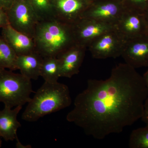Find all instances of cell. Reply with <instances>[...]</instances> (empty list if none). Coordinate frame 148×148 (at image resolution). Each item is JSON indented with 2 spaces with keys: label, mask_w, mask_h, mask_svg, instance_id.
<instances>
[{
  "label": "cell",
  "mask_w": 148,
  "mask_h": 148,
  "mask_svg": "<svg viewBox=\"0 0 148 148\" xmlns=\"http://www.w3.org/2000/svg\"><path fill=\"white\" fill-rule=\"evenodd\" d=\"M148 89L136 69L126 63L114 67L107 79H89L77 95L66 120L85 134L102 140L119 134L141 119Z\"/></svg>",
  "instance_id": "cell-1"
},
{
  "label": "cell",
  "mask_w": 148,
  "mask_h": 148,
  "mask_svg": "<svg viewBox=\"0 0 148 148\" xmlns=\"http://www.w3.org/2000/svg\"><path fill=\"white\" fill-rule=\"evenodd\" d=\"M33 39L36 51L43 58L57 57L77 44L73 24L55 17L40 21Z\"/></svg>",
  "instance_id": "cell-2"
},
{
  "label": "cell",
  "mask_w": 148,
  "mask_h": 148,
  "mask_svg": "<svg viewBox=\"0 0 148 148\" xmlns=\"http://www.w3.org/2000/svg\"><path fill=\"white\" fill-rule=\"evenodd\" d=\"M72 104L69 87L66 85L45 82L28 103L22 114L25 121L35 122L47 115L66 108Z\"/></svg>",
  "instance_id": "cell-3"
},
{
  "label": "cell",
  "mask_w": 148,
  "mask_h": 148,
  "mask_svg": "<svg viewBox=\"0 0 148 148\" xmlns=\"http://www.w3.org/2000/svg\"><path fill=\"white\" fill-rule=\"evenodd\" d=\"M33 92L31 79L21 73L0 69V102L11 108L29 103Z\"/></svg>",
  "instance_id": "cell-4"
},
{
  "label": "cell",
  "mask_w": 148,
  "mask_h": 148,
  "mask_svg": "<svg viewBox=\"0 0 148 148\" xmlns=\"http://www.w3.org/2000/svg\"><path fill=\"white\" fill-rule=\"evenodd\" d=\"M6 13L11 27L33 38L40 20L29 0H16Z\"/></svg>",
  "instance_id": "cell-5"
},
{
  "label": "cell",
  "mask_w": 148,
  "mask_h": 148,
  "mask_svg": "<svg viewBox=\"0 0 148 148\" xmlns=\"http://www.w3.org/2000/svg\"><path fill=\"white\" fill-rule=\"evenodd\" d=\"M127 41L115 28L93 40L88 48L95 59L115 58L121 56Z\"/></svg>",
  "instance_id": "cell-6"
},
{
  "label": "cell",
  "mask_w": 148,
  "mask_h": 148,
  "mask_svg": "<svg viewBox=\"0 0 148 148\" xmlns=\"http://www.w3.org/2000/svg\"><path fill=\"white\" fill-rule=\"evenodd\" d=\"M125 9L122 0H95L90 3L82 18L115 26Z\"/></svg>",
  "instance_id": "cell-7"
},
{
  "label": "cell",
  "mask_w": 148,
  "mask_h": 148,
  "mask_svg": "<svg viewBox=\"0 0 148 148\" xmlns=\"http://www.w3.org/2000/svg\"><path fill=\"white\" fill-rule=\"evenodd\" d=\"M115 27L127 40L148 34V26L144 12L126 8Z\"/></svg>",
  "instance_id": "cell-8"
},
{
  "label": "cell",
  "mask_w": 148,
  "mask_h": 148,
  "mask_svg": "<svg viewBox=\"0 0 148 148\" xmlns=\"http://www.w3.org/2000/svg\"><path fill=\"white\" fill-rule=\"evenodd\" d=\"M73 24L77 44L87 48L96 38L116 28L114 25L84 18Z\"/></svg>",
  "instance_id": "cell-9"
},
{
  "label": "cell",
  "mask_w": 148,
  "mask_h": 148,
  "mask_svg": "<svg viewBox=\"0 0 148 148\" xmlns=\"http://www.w3.org/2000/svg\"><path fill=\"white\" fill-rule=\"evenodd\" d=\"M121 56L134 69L148 67V34L127 40Z\"/></svg>",
  "instance_id": "cell-10"
},
{
  "label": "cell",
  "mask_w": 148,
  "mask_h": 148,
  "mask_svg": "<svg viewBox=\"0 0 148 148\" xmlns=\"http://www.w3.org/2000/svg\"><path fill=\"white\" fill-rule=\"evenodd\" d=\"M91 2L90 0H52L54 17L73 24L82 18Z\"/></svg>",
  "instance_id": "cell-11"
},
{
  "label": "cell",
  "mask_w": 148,
  "mask_h": 148,
  "mask_svg": "<svg viewBox=\"0 0 148 148\" xmlns=\"http://www.w3.org/2000/svg\"><path fill=\"white\" fill-rule=\"evenodd\" d=\"M87 47L76 44L57 57L60 66V77L71 78L79 73Z\"/></svg>",
  "instance_id": "cell-12"
},
{
  "label": "cell",
  "mask_w": 148,
  "mask_h": 148,
  "mask_svg": "<svg viewBox=\"0 0 148 148\" xmlns=\"http://www.w3.org/2000/svg\"><path fill=\"white\" fill-rule=\"evenodd\" d=\"M17 56L24 55L36 51L34 39L18 32L10 25L1 29V35Z\"/></svg>",
  "instance_id": "cell-13"
},
{
  "label": "cell",
  "mask_w": 148,
  "mask_h": 148,
  "mask_svg": "<svg viewBox=\"0 0 148 148\" xmlns=\"http://www.w3.org/2000/svg\"><path fill=\"white\" fill-rule=\"evenodd\" d=\"M22 108V106H19L12 109L5 106L0 110V132L5 141H13L17 138V130L21 127V124L17 116Z\"/></svg>",
  "instance_id": "cell-14"
},
{
  "label": "cell",
  "mask_w": 148,
  "mask_h": 148,
  "mask_svg": "<svg viewBox=\"0 0 148 148\" xmlns=\"http://www.w3.org/2000/svg\"><path fill=\"white\" fill-rule=\"evenodd\" d=\"M43 57L37 51L17 56L16 62V70L30 79L36 80L40 76Z\"/></svg>",
  "instance_id": "cell-15"
},
{
  "label": "cell",
  "mask_w": 148,
  "mask_h": 148,
  "mask_svg": "<svg viewBox=\"0 0 148 148\" xmlns=\"http://www.w3.org/2000/svg\"><path fill=\"white\" fill-rule=\"evenodd\" d=\"M40 76L45 82L56 83L60 77V66L57 57H47L43 58L40 70Z\"/></svg>",
  "instance_id": "cell-16"
},
{
  "label": "cell",
  "mask_w": 148,
  "mask_h": 148,
  "mask_svg": "<svg viewBox=\"0 0 148 148\" xmlns=\"http://www.w3.org/2000/svg\"><path fill=\"white\" fill-rule=\"evenodd\" d=\"M17 56L14 51L0 36V69L16 70Z\"/></svg>",
  "instance_id": "cell-17"
},
{
  "label": "cell",
  "mask_w": 148,
  "mask_h": 148,
  "mask_svg": "<svg viewBox=\"0 0 148 148\" xmlns=\"http://www.w3.org/2000/svg\"><path fill=\"white\" fill-rule=\"evenodd\" d=\"M128 146L130 148H148V125L132 130Z\"/></svg>",
  "instance_id": "cell-18"
},
{
  "label": "cell",
  "mask_w": 148,
  "mask_h": 148,
  "mask_svg": "<svg viewBox=\"0 0 148 148\" xmlns=\"http://www.w3.org/2000/svg\"><path fill=\"white\" fill-rule=\"evenodd\" d=\"M40 21L54 18L52 0H29Z\"/></svg>",
  "instance_id": "cell-19"
},
{
  "label": "cell",
  "mask_w": 148,
  "mask_h": 148,
  "mask_svg": "<svg viewBox=\"0 0 148 148\" xmlns=\"http://www.w3.org/2000/svg\"><path fill=\"white\" fill-rule=\"evenodd\" d=\"M125 8L144 12L148 6V0H122Z\"/></svg>",
  "instance_id": "cell-20"
},
{
  "label": "cell",
  "mask_w": 148,
  "mask_h": 148,
  "mask_svg": "<svg viewBox=\"0 0 148 148\" xmlns=\"http://www.w3.org/2000/svg\"><path fill=\"white\" fill-rule=\"evenodd\" d=\"M8 17L6 12L0 8V29L9 25Z\"/></svg>",
  "instance_id": "cell-21"
},
{
  "label": "cell",
  "mask_w": 148,
  "mask_h": 148,
  "mask_svg": "<svg viewBox=\"0 0 148 148\" xmlns=\"http://www.w3.org/2000/svg\"><path fill=\"white\" fill-rule=\"evenodd\" d=\"M141 119L146 125H148V96L144 103L143 116Z\"/></svg>",
  "instance_id": "cell-22"
},
{
  "label": "cell",
  "mask_w": 148,
  "mask_h": 148,
  "mask_svg": "<svg viewBox=\"0 0 148 148\" xmlns=\"http://www.w3.org/2000/svg\"><path fill=\"white\" fill-rule=\"evenodd\" d=\"M16 0H0V8L6 12Z\"/></svg>",
  "instance_id": "cell-23"
},
{
  "label": "cell",
  "mask_w": 148,
  "mask_h": 148,
  "mask_svg": "<svg viewBox=\"0 0 148 148\" xmlns=\"http://www.w3.org/2000/svg\"><path fill=\"white\" fill-rule=\"evenodd\" d=\"M143 78L144 82H145V83L146 86H147L148 89V70L143 75Z\"/></svg>",
  "instance_id": "cell-24"
},
{
  "label": "cell",
  "mask_w": 148,
  "mask_h": 148,
  "mask_svg": "<svg viewBox=\"0 0 148 148\" xmlns=\"http://www.w3.org/2000/svg\"><path fill=\"white\" fill-rule=\"evenodd\" d=\"M144 14H145V19L146 20V22H147V25L148 26V6L146 9L145 11L144 12Z\"/></svg>",
  "instance_id": "cell-25"
},
{
  "label": "cell",
  "mask_w": 148,
  "mask_h": 148,
  "mask_svg": "<svg viewBox=\"0 0 148 148\" xmlns=\"http://www.w3.org/2000/svg\"><path fill=\"white\" fill-rule=\"evenodd\" d=\"M1 138V132H0V148L1 147L2 144V141Z\"/></svg>",
  "instance_id": "cell-26"
},
{
  "label": "cell",
  "mask_w": 148,
  "mask_h": 148,
  "mask_svg": "<svg viewBox=\"0 0 148 148\" xmlns=\"http://www.w3.org/2000/svg\"><path fill=\"white\" fill-rule=\"evenodd\" d=\"M90 1H95V0H90Z\"/></svg>",
  "instance_id": "cell-27"
}]
</instances>
